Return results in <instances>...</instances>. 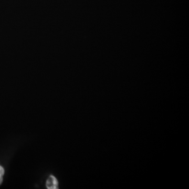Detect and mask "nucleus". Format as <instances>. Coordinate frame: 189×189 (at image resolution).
Returning <instances> with one entry per match:
<instances>
[{
	"instance_id": "1",
	"label": "nucleus",
	"mask_w": 189,
	"mask_h": 189,
	"mask_svg": "<svg viewBox=\"0 0 189 189\" xmlns=\"http://www.w3.org/2000/svg\"><path fill=\"white\" fill-rule=\"evenodd\" d=\"M46 187L48 189H59V182L53 175H50L46 181Z\"/></svg>"
},
{
	"instance_id": "2",
	"label": "nucleus",
	"mask_w": 189,
	"mask_h": 189,
	"mask_svg": "<svg viewBox=\"0 0 189 189\" xmlns=\"http://www.w3.org/2000/svg\"><path fill=\"white\" fill-rule=\"evenodd\" d=\"M4 175V169L2 166H0V185L2 184L3 181V177Z\"/></svg>"
}]
</instances>
